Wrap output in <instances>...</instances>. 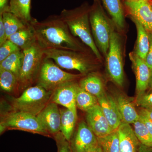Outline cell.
<instances>
[{"mask_svg": "<svg viewBox=\"0 0 152 152\" xmlns=\"http://www.w3.org/2000/svg\"><path fill=\"white\" fill-rule=\"evenodd\" d=\"M30 24L35 33L37 42L42 49L92 52L72 34L60 15H51L41 21L33 18Z\"/></svg>", "mask_w": 152, "mask_h": 152, "instance_id": "cell-1", "label": "cell"}, {"mask_svg": "<svg viewBox=\"0 0 152 152\" xmlns=\"http://www.w3.org/2000/svg\"><path fill=\"white\" fill-rule=\"evenodd\" d=\"M91 5L87 2L72 9H64L60 15L76 37H78L82 42L93 52L100 62L103 56L98 50L94 41L91 31L89 20Z\"/></svg>", "mask_w": 152, "mask_h": 152, "instance_id": "cell-2", "label": "cell"}, {"mask_svg": "<svg viewBox=\"0 0 152 152\" xmlns=\"http://www.w3.org/2000/svg\"><path fill=\"white\" fill-rule=\"evenodd\" d=\"M43 52L45 58L53 60L59 66L76 70L84 76L91 72L99 61L90 52L56 49H43Z\"/></svg>", "mask_w": 152, "mask_h": 152, "instance_id": "cell-3", "label": "cell"}, {"mask_svg": "<svg viewBox=\"0 0 152 152\" xmlns=\"http://www.w3.org/2000/svg\"><path fill=\"white\" fill-rule=\"evenodd\" d=\"M89 20L95 43L101 54L105 58L115 26L106 14L100 0L93 1L90 7Z\"/></svg>", "mask_w": 152, "mask_h": 152, "instance_id": "cell-4", "label": "cell"}, {"mask_svg": "<svg viewBox=\"0 0 152 152\" xmlns=\"http://www.w3.org/2000/svg\"><path fill=\"white\" fill-rule=\"evenodd\" d=\"M53 91H49L42 87L37 86L29 87L25 90L19 97L12 102L16 111L37 115L49 103Z\"/></svg>", "mask_w": 152, "mask_h": 152, "instance_id": "cell-5", "label": "cell"}, {"mask_svg": "<svg viewBox=\"0 0 152 152\" xmlns=\"http://www.w3.org/2000/svg\"><path fill=\"white\" fill-rule=\"evenodd\" d=\"M84 76L65 72L53 60L45 57L36 81L37 85L47 91H53L58 87L68 82L75 81Z\"/></svg>", "mask_w": 152, "mask_h": 152, "instance_id": "cell-6", "label": "cell"}, {"mask_svg": "<svg viewBox=\"0 0 152 152\" xmlns=\"http://www.w3.org/2000/svg\"><path fill=\"white\" fill-rule=\"evenodd\" d=\"M23 51L24 56L19 77V88L22 89L36 81L45 58L43 49L37 42Z\"/></svg>", "mask_w": 152, "mask_h": 152, "instance_id": "cell-7", "label": "cell"}, {"mask_svg": "<svg viewBox=\"0 0 152 152\" xmlns=\"http://www.w3.org/2000/svg\"><path fill=\"white\" fill-rule=\"evenodd\" d=\"M107 73L111 80L120 87L124 81L122 45L121 37L114 30L110 39L108 52L105 57Z\"/></svg>", "mask_w": 152, "mask_h": 152, "instance_id": "cell-8", "label": "cell"}, {"mask_svg": "<svg viewBox=\"0 0 152 152\" xmlns=\"http://www.w3.org/2000/svg\"><path fill=\"white\" fill-rule=\"evenodd\" d=\"M1 133L6 129L22 130L34 133L48 134L37 117L24 112L16 111L7 114L1 122Z\"/></svg>", "mask_w": 152, "mask_h": 152, "instance_id": "cell-9", "label": "cell"}, {"mask_svg": "<svg viewBox=\"0 0 152 152\" xmlns=\"http://www.w3.org/2000/svg\"><path fill=\"white\" fill-rule=\"evenodd\" d=\"M123 1L125 13L141 23L148 33L152 34V7L149 1Z\"/></svg>", "mask_w": 152, "mask_h": 152, "instance_id": "cell-10", "label": "cell"}, {"mask_svg": "<svg viewBox=\"0 0 152 152\" xmlns=\"http://www.w3.org/2000/svg\"><path fill=\"white\" fill-rule=\"evenodd\" d=\"M79 83L75 81L66 83L53 91L52 102L77 113L76 96Z\"/></svg>", "mask_w": 152, "mask_h": 152, "instance_id": "cell-11", "label": "cell"}, {"mask_svg": "<svg viewBox=\"0 0 152 152\" xmlns=\"http://www.w3.org/2000/svg\"><path fill=\"white\" fill-rule=\"evenodd\" d=\"M99 143L97 137L85 122L79 124L77 130L71 142L73 152H85Z\"/></svg>", "mask_w": 152, "mask_h": 152, "instance_id": "cell-12", "label": "cell"}, {"mask_svg": "<svg viewBox=\"0 0 152 152\" xmlns=\"http://www.w3.org/2000/svg\"><path fill=\"white\" fill-rule=\"evenodd\" d=\"M129 57L135 75L137 95L143 94L148 88L151 71L145 61L134 51L129 54Z\"/></svg>", "mask_w": 152, "mask_h": 152, "instance_id": "cell-13", "label": "cell"}, {"mask_svg": "<svg viewBox=\"0 0 152 152\" xmlns=\"http://www.w3.org/2000/svg\"><path fill=\"white\" fill-rule=\"evenodd\" d=\"M86 120L87 124L97 138L108 135L114 131L99 104L86 112Z\"/></svg>", "mask_w": 152, "mask_h": 152, "instance_id": "cell-14", "label": "cell"}, {"mask_svg": "<svg viewBox=\"0 0 152 152\" xmlns=\"http://www.w3.org/2000/svg\"><path fill=\"white\" fill-rule=\"evenodd\" d=\"M37 116L48 134L55 135L61 132V113L57 104L49 103Z\"/></svg>", "mask_w": 152, "mask_h": 152, "instance_id": "cell-15", "label": "cell"}, {"mask_svg": "<svg viewBox=\"0 0 152 152\" xmlns=\"http://www.w3.org/2000/svg\"><path fill=\"white\" fill-rule=\"evenodd\" d=\"M99 105L113 130H118L122 122L115 98L104 93L97 98Z\"/></svg>", "mask_w": 152, "mask_h": 152, "instance_id": "cell-16", "label": "cell"}, {"mask_svg": "<svg viewBox=\"0 0 152 152\" xmlns=\"http://www.w3.org/2000/svg\"><path fill=\"white\" fill-rule=\"evenodd\" d=\"M118 131L120 152H138L141 143L130 124L121 122Z\"/></svg>", "mask_w": 152, "mask_h": 152, "instance_id": "cell-17", "label": "cell"}, {"mask_svg": "<svg viewBox=\"0 0 152 152\" xmlns=\"http://www.w3.org/2000/svg\"><path fill=\"white\" fill-rule=\"evenodd\" d=\"M115 26L120 31L125 28V11L123 0H100Z\"/></svg>", "mask_w": 152, "mask_h": 152, "instance_id": "cell-18", "label": "cell"}, {"mask_svg": "<svg viewBox=\"0 0 152 152\" xmlns=\"http://www.w3.org/2000/svg\"><path fill=\"white\" fill-rule=\"evenodd\" d=\"M115 99L122 122L133 124L139 119V113L137 112L134 105L124 96L122 95H117Z\"/></svg>", "mask_w": 152, "mask_h": 152, "instance_id": "cell-19", "label": "cell"}, {"mask_svg": "<svg viewBox=\"0 0 152 152\" xmlns=\"http://www.w3.org/2000/svg\"><path fill=\"white\" fill-rule=\"evenodd\" d=\"M8 39L16 45L22 50L28 48L37 42L35 33L30 23L10 36Z\"/></svg>", "mask_w": 152, "mask_h": 152, "instance_id": "cell-20", "label": "cell"}, {"mask_svg": "<svg viewBox=\"0 0 152 152\" xmlns=\"http://www.w3.org/2000/svg\"><path fill=\"white\" fill-rule=\"evenodd\" d=\"M80 87L97 98L105 92L103 82L99 76L94 72L85 75L79 82Z\"/></svg>", "mask_w": 152, "mask_h": 152, "instance_id": "cell-21", "label": "cell"}, {"mask_svg": "<svg viewBox=\"0 0 152 152\" xmlns=\"http://www.w3.org/2000/svg\"><path fill=\"white\" fill-rule=\"evenodd\" d=\"M131 19L134 23L137 31V39L134 52L145 61L150 48L148 33L140 22L136 19Z\"/></svg>", "mask_w": 152, "mask_h": 152, "instance_id": "cell-22", "label": "cell"}, {"mask_svg": "<svg viewBox=\"0 0 152 152\" xmlns=\"http://www.w3.org/2000/svg\"><path fill=\"white\" fill-rule=\"evenodd\" d=\"M31 0H10L8 12L18 18L25 24H29L33 18L31 15Z\"/></svg>", "mask_w": 152, "mask_h": 152, "instance_id": "cell-23", "label": "cell"}, {"mask_svg": "<svg viewBox=\"0 0 152 152\" xmlns=\"http://www.w3.org/2000/svg\"><path fill=\"white\" fill-rule=\"evenodd\" d=\"M61 132L69 142L72 137L76 122L77 113L67 108L61 109Z\"/></svg>", "mask_w": 152, "mask_h": 152, "instance_id": "cell-24", "label": "cell"}, {"mask_svg": "<svg viewBox=\"0 0 152 152\" xmlns=\"http://www.w3.org/2000/svg\"><path fill=\"white\" fill-rule=\"evenodd\" d=\"M24 56V55L22 50L13 53L0 62V69H4L12 72L19 79Z\"/></svg>", "mask_w": 152, "mask_h": 152, "instance_id": "cell-25", "label": "cell"}, {"mask_svg": "<svg viewBox=\"0 0 152 152\" xmlns=\"http://www.w3.org/2000/svg\"><path fill=\"white\" fill-rule=\"evenodd\" d=\"M0 16L2 17L8 39L10 36L24 28L28 24H25L18 18L10 12H4L0 14Z\"/></svg>", "mask_w": 152, "mask_h": 152, "instance_id": "cell-26", "label": "cell"}, {"mask_svg": "<svg viewBox=\"0 0 152 152\" xmlns=\"http://www.w3.org/2000/svg\"><path fill=\"white\" fill-rule=\"evenodd\" d=\"M77 107L86 112L99 104L98 99L95 96L78 87L76 96Z\"/></svg>", "mask_w": 152, "mask_h": 152, "instance_id": "cell-27", "label": "cell"}, {"mask_svg": "<svg viewBox=\"0 0 152 152\" xmlns=\"http://www.w3.org/2000/svg\"><path fill=\"white\" fill-rule=\"evenodd\" d=\"M0 86L6 92H13L19 88V79L12 72L0 69Z\"/></svg>", "mask_w": 152, "mask_h": 152, "instance_id": "cell-28", "label": "cell"}, {"mask_svg": "<svg viewBox=\"0 0 152 152\" xmlns=\"http://www.w3.org/2000/svg\"><path fill=\"white\" fill-rule=\"evenodd\" d=\"M103 152H120L119 137L118 130L108 135L97 138Z\"/></svg>", "mask_w": 152, "mask_h": 152, "instance_id": "cell-29", "label": "cell"}, {"mask_svg": "<svg viewBox=\"0 0 152 152\" xmlns=\"http://www.w3.org/2000/svg\"><path fill=\"white\" fill-rule=\"evenodd\" d=\"M133 124L134 132L140 143L145 146L152 148V135L141 120L139 118Z\"/></svg>", "mask_w": 152, "mask_h": 152, "instance_id": "cell-30", "label": "cell"}, {"mask_svg": "<svg viewBox=\"0 0 152 152\" xmlns=\"http://www.w3.org/2000/svg\"><path fill=\"white\" fill-rule=\"evenodd\" d=\"M20 49L10 40L7 39L0 45V62L13 53L20 50Z\"/></svg>", "mask_w": 152, "mask_h": 152, "instance_id": "cell-31", "label": "cell"}, {"mask_svg": "<svg viewBox=\"0 0 152 152\" xmlns=\"http://www.w3.org/2000/svg\"><path fill=\"white\" fill-rule=\"evenodd\" d=\"M58 152H73L71 145L61 132L55 135Z\"/></svg>", "mask_w": 152, "mask_h": 152, "instance_id": "cell-32", "label": "cell"}, {"mask_svg": "<svg viewBox=\"0 0 152 152\" xmlns=\"http://www.w3.org/2000/svg\"><path fill=\"white\" fill-rule=\"evenodd\" d=\"M135 102L137 105L140 106L142 108H152V92L137 95Z\"/></svg>", "mask_w": 152, "mask_h": 152, "instance_id": "cell-33", "label": "cell"}, {"mask_svg": "<svg viewBox=\"0 0 152 152\" xmlns=\"http://www.w3.org/2000/svg\"><path fill=\"white\" fill-rule=\"evenodd\" d=\"M150 40V48L148 54L145 61L152 72V34L149 33Z\"/></svg>", "mask_w": 152, "mask_h": 152, "instance_id": "cell-34", "label": "cell"}, {"mask_svg": "<svg viewBox=\"0 0 152 152\" xmlns=\"http://www.w3.org/2000/svg\"><path fill=\"white\" fill-rule=\"evenodd\" d=\"M8 39L2 17L0 16V45Z\"/></svg>", "mask_w": 152, "mask_h": 152, "instance_id": "cell-35", "label": "cell"}, {"mask_svg": "<svg viewBox=\"0 0 152 152\" xmlns=\"http://www.w3.org/2000/svg\"><path fill=\"white\" fill-rule=\"evenodd\" d=\"M139 114L140 115V119L141 120L142 122L144 123L148 130L152 135V120L148 118L145 115L143 114L140 113H139Z\"/></svg>", "mask_w": 152, "mask_h": 152, "instance_id": "cell-36", "label": "cell"}, {"mask_svg": "<svg viewBox=\"0 0 152 152\" xmlns=\"http://www.w3.org/2000/svg\"><path fill=\"white\" fill-rule=\"evenodd\" d=\"M10 0H0V14L8 11Z\"/></svg>", "mask_w": 152, "mask_h": 152, "instance_id": "cell-37", "label": "cell"}, {"mask_svg": "<svg viewBox=\"0 0 152 152\" xmlns=\"http://www.w3.org/2000/svg\"><path fill=\"white\" fill-rule=\"evenodd\" d=\"M139 113L143 114L152 120V108L145 109L142 108Z\"/></svg>", "mask_w": 152, "mask_h": 152, "instance_id": "cell-38", "label": "cell"}, {"mask_svg": "<svg viewBox=\"0 0 152 152\" xmlns=\"http://www.w3.org/2000/svg\"><path fill=\"white\" fill-rule=\"evenodd\" d=\"M85 152H103V151L99 143H98L96 145L92 147L89 149L87 150Z\"/></svg>", "mask_w": 152, "mask_h": 152, "instance_id": "cell-39", "label": "cell"}, {"mask_svg": "<svg viewBox=\"0 0 152 152\" xmlns=\"http://www.w3.org/2000/svg\"><path fill=\"white\" fill-rule=\"evenodd\" d=\"M152 151V148L145 146L141 144L140 148H139L138 152H151Z\"/></svg>", "mask_w": 152, "mask_h": 152, "instance_id": "cell-40", "label": "cell"}, {"mask_svg": "<svg viewBox=\"0 0 152 152\" xmlns=\"http://www.w3.org/2000/svg\"><path fill=\"white\" fill-rule=\"evenodd\" d=\"M148 88H149L150 90H151L152 91V72H151V75Z\"/></svg>", "mask_w": 152, "mask_h": 152, "instance_id": "cell-41", "label": "cell"}, {"mask_svg": "<svg viewBox=\"0 0 152 152\" xmlns=\"http://www.w3.org/2000/svg\"><path fill=\"white\" fill-rule=\"evenodd\" d=\"M123 1H140V0H123ZM145 1H150V0H145Z\"/></svg>", "mask_w": 152, "mask_h": 152, "instance_id": "cell-42", "label": "cell"}, {"mask_svg": "<svg viewBox=\"0 0 152 152\" xmlns=\"http://www.w3.org/2000/svg\"><path fill=\"white\" fill-rule=\"evenodd\" d=\"M149 1V2H150V3H151V4L152 5V0H150V1Z\"/></svg>", "mask_w": 152, "mask_h": 152, "instance_id": "cell-43", "label": "cell"}, {"mask_svg": "<svg viewBox=\"0 0 152 152\" xmlns=\"http://www.w3.org/2000/svg\"></svg>", "mask_w": 152, "mask_h": 152, "instance_id": "cell-44", "label": "cell"}]
</instances>
